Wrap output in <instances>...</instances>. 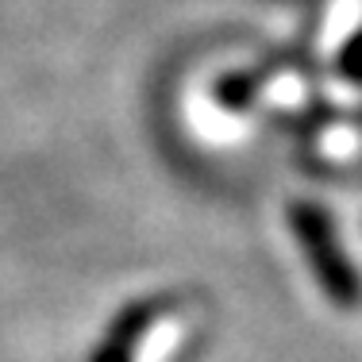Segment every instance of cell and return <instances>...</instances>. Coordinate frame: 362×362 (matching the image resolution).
I'll list each match as a JSON object with an SVG mask.
<instances>
[{"mask_svg": "<svg viewBox=\"0 0 362 362\" xmlns=\"http://www.w3.org/2000/svg\"><path fill=\"white\" fill-rule=\"evenodd\" d=\"M255 85H258V77H251V74H228L216 85V100H220L223 108L239 112V108H247L255 100V93H258Z\"/></svg>", "mask_w": 362, "mask_h": 362, "instance_id": "cell-3", "label": "cell"}, {"mask_svg": "<svg viewBox=\"0 0 362 362\" xmlns=\"http://www.w3.org/2000/svg\"><path fill=\"white\" fill-rule=\"evenodd\" d=\"M335 70H339L343 81L351 85H362V31H355L347 42H343L339 50V62H335Z\"/></svg>", "mask_w": 362, "mask_h": 362, "instance_id": "cell-4", "label": "cell"}, {"mask_svg": "<svg viewBox=\"0 0 362 362\" xmlns=\"http://www.w3.org/2000/svg\"><path fill=\"white\" fill-rule=\"evenodd\" d=\"M174 300H177L174 293H162V297H143V300H135V305H127L124 313L112 320V327L105 332L100 347L89 355V362H132L139 339L151 332L154 320H162V316L174 308Z\"/></svg>", "mask_w": 362, "mask_h": 362, "instance_id": "cell-2", "label": "cell"}, {"mask_svg": "<svg viewBox=\"0 0 362 362\" xmlns=\"http://www.w3.org/2000/svg\"><path fill=\"white\" fill-rule=\"evenodd\" d=\"M289 228L297 235L308 266H313L316 286L327 293V300L335 308H347V313L358 308L362 305V281H358L355 266H351V258L343 255L327 212L313 201H293L289 204Z\"/></svg>", "mask_w": 362, "mask_h": 362, "instance_id": "cell-1", "label": "cell"}]
</instances>
